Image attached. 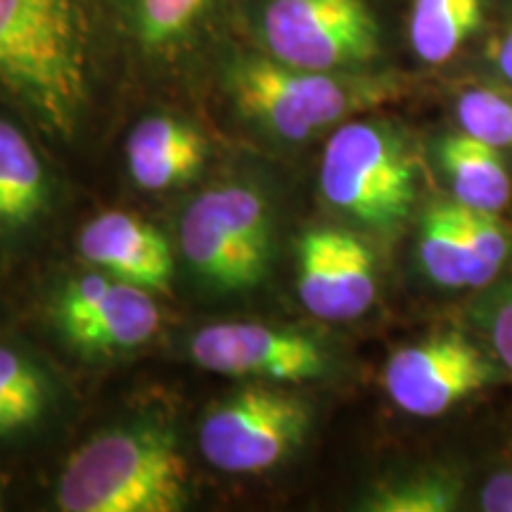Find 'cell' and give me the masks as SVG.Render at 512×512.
Here are the masks:
<instances>
[{
	"label": "cell",
	"mask_w": 512,
	"mask_h": 512,
	"mask_svg": "<svg viewBox=\"0 0 512 512\" xmlns=\"http://www.w3.org/2000/svg\"><path fill=\"white\" fill-rule=\"evenodd\" d=\"M0 95L48 136L72 138L88 107V36L76 0H0Z\"/></svg>",
	"instance_id": "6da1fadb"
},
{
	"label": "cell",
	"mask_w": 512,
	"mask_h": 512,
	"mask_svg": "<svg viewBox=\"0 0 512 512\" xmlns=\"http://www.w3.org/2000/svg\"><path fill=\"white\" fill-rule=\"evenodd\" d=\"M64 512H178L190 477L178 441L162 420H136L76 448L57 479Z\"/></svg>",
	"instance_id": "7a4b0ae2"
},
{
	"label": "cell",
	"mask_w": 512,
	"mask_h": 512,
	"mask_svg": "<svg viewBox=\"0 0 512 512\" xmlns=\"http://www.w3.org/2000/svg\"><path fill=\"white\" fill-rule=\"evenodd\" d=\"M226 91L235 110L261 133L285 143H304L399 95L392 76L316 72L242 55L228 67Z\"/></svg>",
	"instance_id": "3957f363"
},
{
	"label": "cell",
	"mask_w": 512,
	"mask_h": 512,
	"mask_svg": "<svg viewBox=\"0 0 512 512\" xmlns=\"http://www.w3.org/2000/svg\"><path fill=\"white\" fill-rule=\"evenodd\" d=\"M420 169L411 143L389 121L339 124L320 162V192L332 209L366 228L401 226L418 200Z\"/></svg>",
	"instance_id": "277c9868"
},
{
	"label": "cell",
	"mask_w": 512,
	"mask_h": 512,
	"mask_svg": "<svg viewBox=\"0 0 512 512\" xmlns=\"http://www.w3.org/2000/svg\"><path fill=\"white\" fill-rule=\"evenodd\" d=\"M178 247L202 290L219 297L254 290L273 259L271 204L249 183L207 188L181 214Z\"/></svg>",
	"instance_id": "5b68a950"
},
{
	"label": "cell",
	"mask_w": 512,
	"mask_h": 512,
	"mask_svg": "<svg viewBox=\"0 0 512 512\" xmlns=\"http://www.w3.org/2000/svg\"><path fill=\"white\" fill-rule=\"evenodd\" d=\"M311 408L273 387H245L211 403L197 427L204 460L228 475L273 470L304 444Z\"/></svg>",
	"instance_id": "8992f818"
},
{
	"label": "cell",
	"mask_w": 512,
	"mask_h": 512,
	"mask_svg": "<svg viewBox=\"0 0 512 512\" xmlns=\"http://www.w3.org/2000/svg\"><path fill=\"white\" fill-rule=\"evenodd\" d=\"M259 36L268 57L316 72H358L380 55L366 0H266Z\"/></svg>",
	"instance_id": "52a82bcc"
},
{
	"label": "cell",
	"mask_w": 512,
	"mask_h": 512,
	"mask_svg": "<svg viewBox=\"0 0 512 512\" xmlns=\"http://www.w3.org/2000/svg\"><path fill=\"white\" fill-rule=\"evenodd\" d=\"M50 320L76 354L114 358L145 347L157 335L162 311L152 292L93 268L57 285Z\"/></svg>",
	"instance_id": "ba28073f"
},
{
	"label": "cell",
	"mask_w": 512,
	"mask_h": 512,
	"mask_svg": "<svg viewBox=\"0 0 512 512\" xmlns=\"http://www.w3.org/2000/svg\"><path fill=\"white\" fill-rule=\"evenodd\" d=\"M384 389L403 413L437 418L501 380V366L460 332L432 335L394 351Z\"/></svg>",
	"instance_id": "9c48e42d"
},
{
	"label": "cell",
	"mask_w": 512,
	"mask_h": 512,
	"mask_svg": "<svg viewBox=\"0 0 512 512\" xmlns=\"http://www.w3.org/2000/svg\"><path fill=\"white\" fill-rule=\"evenodd\" d=\"M188 354L202 370L238 380L306 382L328 370L316 339L266 323H214L190 337Z\"/></svg>",
	"instance_id": "30bf717a"
},
{
	"label": "cell",
	"mask_w": 512,
	"mask_h": 512,
	"mask_svg": "<svg viewBox=\"0 0 512 512\" xmlns=\"http://www.w3.org/2000/svg\"><path fill=\"white\" fill-rule=\"evenodd\" d=\"M297 294L320 320L361 318L377 299L373 249L344 228L306 230L297 242Z\"/></svg>",
	"instance_id": "8fae6325"
},
{
	"label": "cell",
	"mask_w": 512,
	"mask_h": 512,
	"mask_svg": "<svg viewBox=\"0 0 512 512\" xmlns=\"http://www.w3.org/2000/svg\"><path fill=\"white\" fill-rule=\"evenodd\" d=\"M79 254L88 266L147 292H169L174 252L159 230L131 211H105L81 228Z\"/></svg>",
	"instance_id": "7c38bea8"
},
{
	"label": "cell",
	"mask_w": 512,
	"mask_h": 512,
	"mask_svg": "<svg viewBox=\"0 0 512 512\" xmlns=\"http://www.w3.org/2000/svg\"><path fill=\"white\" fill-rule=\"evenodd\" d=\"M207 152V138L190 121L174 114H150L128 133V176L147 192L181 188L200 176Z\"/></svg>",
	"instance_id": "4fadbf2b"
},
{
	"label": "cell",
	"mask_w": 512,
	"mask_h": 512,
	"mask_svg": "<svg viewBox=\"0 0 512 512\" xmlns=\"http://www.w3.org/2000/svg\"><path fill=\"white\" fill-rule=\"evenodd\" d=\"M50 176L34 143L0 117V238L22 235L50 209Z\"/></svg>",
	"instance_id": "5bb4252c"
},
{
	"label": "cell",
	"mask_w": 512,
	"mask_h": 512,
	"mask_svg": "<svg viewBox=\"0 0 512 512\" xmlns=\"http://www.w3.org/2000/svg\"><path fill=\"white\" fill-rule=\"evenodd\" d=\"M437 162L458 204L489 214L508 207L512 178L498 147L460 128L439 140Z\"/></svg>",
	"instance_id": "9a60e30c"
},
{
	"label": "cell",
	"mask_w": 512,
	"mask_h": 512,
	"mask_svg": "<svg viewBox=\"0 0 512 512\" xmlns=\"http://www.w3.org/2000/svg\"><path fill=\"white\" fill-rule=\"evenodd\" d=\"M55 384L27 351L0 344V439L34 430L50 413Z\"/></svg>",
	"instance_id": "2e32d148"
},
{
	"label": "cell",
	"mask_w": 512,
	"mask_h": 512,
	"mask_svg": "<svg viewBox=\"0 0 512 512\" xmlns=\"http://www.w3.org/2000/svg\"><path fill=\"white\" fill-rule=\"evenodd\" d=\"M418 261L422 273L444 290H477L475 264L456 202L434 204L422 214Z\"/></svg>",
	"instance_id": "e0dca14e"
},
{
	"label": "cell",
	"mask_w": 512,
	"mask_h": 512,
	"mask_svg": "<svg viewBox=\"0 0 512 512\" xmlns=\"http://www.w3.org/2000/svg\"><path fill=\"white\" fill-rule=\"evenodd\" d=\"M482 24V0H415L408 36L427 64L451 60Z\"/></svg>",
	"instance_id": "ac0fdd59"
},
{
	"label": "cell",
	"mask_w": 512,
	"mask_h": 512,
	"mask_svg": "<svg viewBox=\"0 0 512 512\" xmlns=\"http://www.w3.org/2000/svg\"><path fill=\"white\" fill-rule=\"evenodd\" d=\"M216 0H124L126 22L145 53L183 48L214 10Z\"/></svg>",
	"instance_id": "d6986e66"
},
{
	"label": "cell",
	"mask_w": 512,
	"mask_h": 512,
	"mask_svg": "<svg viewBox=\"0 0 512 512\" xmlns=\"http://www.w3.org/2000/svg\"><path fill=\"white\" fill-rule=\"evenodd\" d=\"M463 484L451 472H413L377 484L363 501L370 512H451L458 508Z\"/></svg>",
	"instance_id": "ffe728a7"
},
{
	"label": "cell",
	"mask_w": 512,
	"mask_h": 512,
	"mask_svg": "<svg viewBox=\"0 0 512 512\" xmlns=\"http://www.w3.org/2000/svg\"><path fill=\"white\" fill-rule=\"evenodd\" d=\"M458 214L460 221H463L467 245H470L472 264H475V285L477 290H482V287L501 278V271L508 264L512 249L510 230L503 226V221L496 214H489V211L467 209L463 204H458Z\"/></svg>",
	"instance_id": "44dd1931"
},
{
	"label": "cell",
	"mask_w": 512,
	"mask_h": 512,
	"mask_svg": "<svg viewBox=\"0 0 512 512\" xmlns=\"http://www.w3.org/2000/svg\"><path fill=\"white\" fill-rule=\"evenodd\" d=\"M460 128L484 143L512 147V93L472 88L458 100Z\"/></svg>",
	"instance_id": "7402d4cb"
},
{
	"label": "cell",
	"mask_w": 512,
	"mask_h": 512,
	"mask_svg": "<svg viewBox=\"0 0 512 512\" xmlns=\"http://www.w3.org/2000/svg\"><path fill=\"white\" fill-rule=\"evenodd\" d=\"M470 320L512 375V273L482 287V294L470 304Z\"/></svg>",
	"instance_id": "603a6c76"
},
{
	"label": "cell",
	"mask_w": 512,
	"mask_h": 512,
	"mask_svg": "<svg viewBox=\"0 0 512 512\" xmlns=\"http://www.w3.org/2000/svg\"><path fill=\"white\" fill-rule=\"evenodd\" d=\"M479 508L486 512H512V470L486 479L479 494Z\"/></svg>",
	"instance_id": "cb8c5ba5"
},
{
	"label": "cell",
	"mask_w": 512,
	"mask_h": 512,
	"mask_svg": "<svg viewBox=\"0 0 512 512\" xmlns=\"http://www.w3.org/2000/svg\"><path fill=\"white\" fill-rule=\"evenodd\" d=\"M494 60H496L498 72L512 83V24L508 27V31L498 38L494 48Z\"/></svg>",
	"instance_id": "d4e9b609"
},
{
	"label": "cell",
	"mask_w": 512,
	"mask_h": 512,
	"mask_svg": "<svg viewBox=\"0 0 512 512\" xmlns=\"http://www.w3.org/2000/svg\"><path fill=\"white\" fill-rule=\"evenodd\" d=\"M0 510H3V494H0Z\"/></svg>",
	"instance_id": "484cf974"
}]
</instances>
